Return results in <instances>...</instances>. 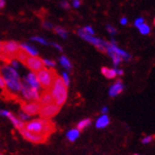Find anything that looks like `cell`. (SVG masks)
<instances>
[{
    "label": "cell",
    "mask_w": 155,
    "mask_h": 155,
    "mask_svg": "<svg viewBox=\"0 0 155 155\" xmlns=\"http://www.w3.org/2000/svg\"><path fill=\"white\" fill-rule=\"evenodd\" d=\"M0 75L6 81V90H8V92L12 94L20 93L23 82L17 70H15L10 64H3L0 66Z\"/></svg>",
    "instance_id": "6da1fadb"
},
{
    "label": "cell",
    "mask_w": 155,
    "mask_h": 155,
    "mask_svg": "<svg viewBox=\"0 0 155 155\" xmlns=\"http://www.w3.org/2000/svg\"><path fill=\"white\" fill-rule=\"evenodd\" d=\"M25 130L36 134L49 136L55 131V124L50 119L36 118L25 124Z\"/></svg>",
    "instance_id": "7a4b0ae2"
},
{
    "label": "cell",
    "mask_w": 155,
    "mask_h": 155,
    "mask_svg": "<svg viewBox=\"0 0 155 155\" xmlns=\"http://www.w3.org/2000/svg\"><path fill=\"white\" fill-rule=\"evenodd\" d=\"M49 91L53 97L54 103L57 106L61 107L65 103L67 100V87L61 80V77H56Z\"/></svg>",
    "instance_id": "3957f363"
},
{
    "label": "cell",
    "mask_w": 155,
    "mask_h": 155,
    "mask_svg": "<svg viewBox=\"0 0 155 155\" xmlns=\"http://www.w3.org/2000/svg\"><path fill=\"white\" fill-rule=\"evenodd\" d=\"M20 50V45L17 42L9 41V42H3L1 53H0V61L10 63V61L14 59L16 54Z\"/></svg>",
    "instance_id": "277c9868"
},
{
    "label": "cell",
    "mask_w": 155,
    "mask_h": 155,
    "mask_svg": "<svg viewBox=\"0 0 155 155\" xmlns=\"http://www.w3.org/2000/svg\"><path fill=\"white\" fill-rule=\"evenodd\" d=\"M38 81L40 82L41 87L45 90V91H49L52 84L55 81L57 74L56 72L53 70V69L50 68H45L44 67L43 69H41L40 71L36 73Z\"/></svg>",
    "instance_id": "5b68a950"
},
{
    "label": "cell",
    "mask_w": 155,
    "mask_h": 155,
    "mask_svg": "<svg viewBox=\"0 0 155 155\" xmlns=\"http://www.w3.org/2000/svg\"><path fill=\"white\" fill-rule=\"evenodd\" d=\"M78 34H79V36L81 38H82L83 40H85L86 42H88V43L92 44L94 46H96V48L100 52L106 53L108 45H109V43H108V42H105L104 40H102V39H100V38H97L95 36H92V35H89L87 33H85L82 30V28L78 29Z\"/></svg>",
    "instance_id": "8992f818"
},
{
    "label": "cell",
    "mask_w": 155,
    "mask_h": 155,
    "mask_svg": "<svg viewBox=\"0 0 155 155\" xmlns=\"http://www.w3.org/2000/svg\"><path fill=\"white\" fill-rule=\"evenodd\" d=\"M20 96L21 97L26 100L27 102H34V101H39L41 97V93L39 90L29 87L28 85L23 83V87L20 91Z\"/></svg>",
    "instance_id": "52a82bcc"
},
{
    "label": "cell",
    "mask_w": 155,
    "mask_h": 155,
    "mask_svg": "<svg viewBox=\"0 0 155 155\" xmlns=\"http://www.w3.org/2000/svg\"><path fill=\"white\" fill-rule=\"evenodd\" d=\"M61 110V107L57 106L55 103L42 106L40 112H39V116L43 119H50L53 116H55Z\"/></svg>",
    "instance_id": "ba28073f"
},
{
    "label": "cell",
    "mask_w": 155,
    "mask_h": 155,
    "mask_svg": "<svg viewBox=\"0 0 155 155\" xmlns=\"http://www.w3.org/2000/svg\"><path fill=\"white\" fill-rule=\"evenodd\" d=\"M21 135L24 137V139L26 140L31 142V143H35V144H41V143H45L46 140H48V136L45 135H42V134H36L33 133H30V131L23 129L20 130Z\"/></svg>",
    "instance_id": "9c48e42d"
},
{
    "label": "cell",
    "mask_w": 155,
    "mask_h": 155,
    "mask_svg": "<svg viewBox=\"0 0 155 155\" xmlns=\"http://www.w3.org/2000/svg\"><path fill=\"white\" fill-rule=\"evenodd\" d=\"M24 64L29 69V70H31V72H33V73H37L40 71L41 69L44 68L43 60L39 57H30L29 56L26 60Z\"/></svg>",
    "instance_id": "30bf717a"
},
{
    "label": "cell",
    "mask_w": 155,
    "mask_h": 155,
    "mask_svg": "<svg viewBox=\"0 0 155 155\" xmlns=\"http://www.w3.org/2000/svg\"><path fill=\"white\" fill-rule=\"evenodd\" d=\"M41 104L38 101L34 102H23L21 104V109L22 112H24L25 114H28L29 116L39 114V112L41 110Z\"/></svg>",
    "instance_id": "8fae6325"
},
{
    "label": "cell",
    "mask_w": 155,
    "mask_h": 155,
    "mask_svg": "<svg viewBox=\"0 0 155 155\" xmlns=\"http://www.w3.org/2000/svg\"><path fill=\"white\" fill-rule=\"evenodd\" d=\"M0 115L4 116V117L9 118L11 120V122L13 124V126L15 127V129H17L19 131L21 130H23V129H25V123H24V121L20 120L18 118V116H15L12 112L0 109Z\"/></svg>",
    "instance_id": "7c38bea8"
},
{
    "label": "cell",
    "mask_w": 155,
    "mask_h": 155,
    "mask_svg": "<svg viewBox=\"0 0 155 155\" xmlns=\"http://www.w3.org/2000/svg\"><path fill=\"white\" fill-rule=\"evenodd\" d=\"M24 81H25V84L28 85L29 87L37 89L39 91H40L41 88H42L41 85H40V82H39V81H38V78H37L36 73H33V72L28 73L24 77Z\"/></svg>",
    "instance_id": "4fadbf2b"
},
{
    "label": "cell",
    "mask_w": 155,
    "mask_h": 155,
    "mask_svg": "<svg viewBox=\"0 0 155 155\" xmlns=\"http://www.w3.org/2000/svg\"><path fill=\"white\" fill-rule=\"evenodd\" d=\"M107 52H113V53H115L116 55H118L119 57H121L124 61H129L130 59H131V56L130 55L129 53H127L126 51H124L122 49H120L116 44H112V43H109L108 45V48H107Z\"/></svg>",
    "instance_id": "5bb4252c"
},
{
    "label": "cell",
    "mask_w": 155,
    "mask_h": 155,
    "mask_svg": "<svg viewBox=\"0 0 155 155\" xmlns=\"http://www.w3.org/2000/svg\"><path fill=\"white\" fill-rule=\"evenodd\" d=\"M123 90H124V84L122 83L120 80H118V81H116L109 89V96L112 97H114L116 96H118L119 94H121Z\"/></svg>",
    "instance_id": "9a60e30c"
},
{
    "label": "cell",
    "mask_w": 155,
    "mask_h": 155,
    "mask_svg": "<svg viewBox=\"0 0 155 155\" xmlns=\"http://www.w3.org/2000/svg\"><path fill=\"white\" fill-rule=\"evenodd\" d=\"M38 102L41 104V106H46V105L53 104L54 100L50 94V91H44L41 94L40 99H39Z\"/></svg>",
    "instance_id": "2e32d148"
},
{
    "label": "cell",
    "mask_w": 155,
    "mask_h": 155,
    "mask_svg": "<svg viewBox=\"0 0 155 155\" xmlns=\"http://www.w3.org/2000/svg\"><path fill=\"white\" fill-rule=\"evenodd\" d=\"M20 48L25 51L28 56L30 57H37L38 55V50L34 48V46L28 45V44H21L20 45Z\"/></svg>",
    "instance_id": "e0dca14e"
},
{
    "label": "cell",
    "mask_w": 155,
    "mask_h": 155,
    "mask_svg": "<svg viewBox=\"0 0 155 155\" xmlns=\"http://www.w3.org/2000/svg\"><path fill=\"white\" fill-rule=\"evenodd\" d=\"M110 124V118L107 114H102L100 117L97 118L96 122V127L97 129H104Z\"/></svg>",
    "instance_id": "ac0fdd59"
},
{
    "label": "cell",
    "mask_w": 155,
    "mask_h": 155,
    "mask_svg": "<svg viewBox=\"0 0 155 155\" xmlns=\"http://www.w3.org/2000/svg\"><path fill=\"white\" fill-rule=\"evenodd\" d=\"M101 73L105 78H107V79H114V78L117 76L116 75V69L108 68V67H102Z\"/></svg>",
    "instance_id": "d6986e66"
},
{
    "label": "cell",
    "mask_w": 155,
    "mask_h": 155,
    "mask_svg": "<svg viewBox=\"0 0 155 155\" xmlns=\"http://www.w3.org/2000/svg\"><path fill=\"white\" fill-rule=\"evenodd\" d=\"M80 134H81V131L78 130L77 128L76 129H72L70 130H68L67 131V134H66V138L68 139L70 142H75L78 138H79L80 136Z\"/></svg>",
    "instance_id": "ffe728a7"
},
{
    "label": "cell",
    "mask_w": 155,
    "mask_h": 155,
    "mask_svg": "<svg viewBox=\"0 0 155 155\" xmlns=\"http://www.w3.org/2000/svg\"><path fill=\"white\" fill-rule=\"evenodd\" d=\"M92 124V120L90 118H84L82 120H81L79 123H78V125H77V129L79 130L80 131L81 130H83L84 129H86L88 128L90 125Z\"/></svg>",
    "instance_id": "44dd1931"
},
{
    "label": "cell",
    "mask_w": 155,
    "mask_h": 155,
    "mask_svg": "<svg viewBox=\"0 0 155 155\" xmlns=\"http://www.w3.org/2000/svg\"><path fill=\"white\" fill-rule=\"evenodd\" d=\"M60 63L61 64L64 66V69H66L67 71H70L71 69H72V64H71V61L70 60H69L67 57L65 56H61L60 58Z\"/></svg>",
    "instance_id": "7402d4cb"
},
{
    "label": "cell",
    "mask_w": 155,
    "mask_h": 155,
    "mask_svg": "<svg viewBox=\"0 0 155 155\" xmlns=\"http://www.w3.org/2000/svg\"><path fill=\"white\" fill-rule=\"evenodd\" d=\"M107 54L111 57L112 61H113V64L114 66H117L121 61H123V59L121 57H119L118 55H116L115 53H113V52H107Z\"/></svg>",
    "instance_id": "603a6c76"
},
{
    "label": "cell",
    "mask_w": 155,
    "mask_h": 155,
    "mask_svg": "<svg viewBox=\"0 0 155 155\" xmlns=\"http://www.w3.org/2000/svg\"><path fill=\"white\" fill-rule=\"evenodd\" d=\"M28 57H29V56L28 55V54H27L25 51H23L21 48H20V50L18 51V53L16 54V56H15L16 60H17L18 61H21V63H23V64L25 63L26 60H27Z\"/></svg>",
    "instance_id": "cb8c5ba5"
},
{
    "label": "cell",
    "mask_w": 155,
    "mask_h": 155,
    "mask_svg": "<svg viewBox=\"0 0 155 155\" xmlns=\"http://www.w3.org/2000/svg\"><path fill=\"white\" fill-rule=\"evenodd\" d=\"M54 30H55V32L59 36H61L63 39H66L67 36H68L66 29H64V28H61V27H55V28H54Z\"/></svg>",
    "instance_id": "d4e9b609"
},
{
    "label": "cell",
    "mask_w": 155,
    "mask_h": 155,
    "mask_svg": "<svg viewBox=\"0 0 155 155\" xmlns=\"http://www.w3.org/2000/svg\"><path fill=\"white\" fill-rule=\"evenodd\" d=\"M138 29H139V31H140V33L143 34V35H148L150 32V28L147 24H145V23L143 25H141L140 27H139Z\"/></svg>",
    "instance_id": "484cf974"
},
{
    "label": "cell",
    "mask_w": 155,
    "mask_h": 155,
    "mask_svg": "<svg viewBox=\"0 0 155 155\" xmlns=\"http://www.w3.org/2000/svg\"><path fill=\"white\" fill-rule=\"evenodd\" d=\"M31 40L32 41H36V42L40 43V44H42L44 45H49V43L46 41L45 39H44V38H42L40 36H33V37H31Z\"/></svg>",
    "instance_id": "4316f807"
},
{
    "label": "cell",
    "mask_w": 155,
    "mask_h": 155,
    "mask_svg": "<svg viewBox=\"0 0 155 155\" xmlns=\"http://www.w3.org/2000/svg\"><path fill=\"white\" fill-rule=\"evenodd\" d=\"M61 80H63L64 83L66 85V87H68L69 84H70V79H69V76L66 72H64L61 74Z\"/></svg>",
    "instance_id": "83f0119b"
},
{
    "label": "cell",
    "mask_w": 155,
    "mask_h": 155,
    "mask_svg": "<svg viewBox=\"0 0 155 155\" xmlns=\"http://www.w3.org/2000/svg\"><path fill=\"white\" fill-rule=\"evenodd\" d=\"M9 64H10V65H11L12 68L15 69V70H17V69L20 68V61H18L16 59H12Z\"/></svg>",
    "instance_id": "f1b7e54d"
},
{
    "label": "cell",
    "mask_w": 155,
    "mask_h": 155,
    "mask_svg": "<svg viewBox=\"0 0 155 155\" xmlns=\"http://www.w3.org/2000/svg\"><path fill=\"white\" fill-rule=\"evenodd\" d=\"M43 63H44V65H46L48 67H55V65H56L55 61L52 60H49V59H44Z\"/></svg>",
    "instance_id": "f546056e"
},
{
    "label": "cell",
    "mask_w": 155,
    "mask_h": 155,
    "mask_svg": "<svg viewBox=\"0 0 155 155\" xmlns=\"http://www.w3.org/2000/svg\"><path fill=\"white\" fill-rule=\"evenodd\" d=\"M18 118L20 119V120H22V121H27V120H28L29 118H30V116L28 115V114H25L24 112H19V114H18Z\"/></svg>",
    "instance_id": "4dcf8cb0"
},
{
    "label": "cell",
    "mask_w": 155,
    "mask_h": 155,
    "mask_svg": "<svg viewBox=\"0 0 155 155\" xmlns=\"http://www.w3.org/2000/svg\"><path fill=\"white\" fill-rule=\"evenodd\" d=\"M42 26H43V28H45V29H48V30L54 29V28H55V27L53 26L52 23H50V22H48V21H44V22L42 23Z\"/></svg>",
    "instance_id": "1f68e13d"
},
{
    "label": "cell",
    "mask_w": 155,
    "mask_h": 155,
    "mask_svg": "<svg viewBox=\"0 0 155 155\" xmlns=\"http://www.w3.org/2000/svg\"><path fill=\"white\" fill-rule=\"evenodd\" d=\"M82 30L85 32V33H87L89 35H92V36H94L95 34V30L93 29V28H91L90 26H86V27H84L82 28Z\"/></svg>",
    "instance_id": "d6a6232c"
},
{
    "label": "cell",
    "mask_w": 155,
    "mask_h": 155,
    "mask_svg": "<svg viewBox=\"0 0 155 155\" xmlns=\"http://www.w3.org/2000/svg\"><path fill=\"white\" fill-rule=\"evenodd\" d=\"M154 138H155V135H149V136H146L145 138L142 139V143H143L144 145L149 144V143H150L151 141L154 140Z\"/></svg>",
    "instance_id": "836d02e7"
},
{
    "label": "cell",
    "mask_w": 155,
    "mask_h": 155,
    "mask_svg": "<svg viewBox=\"0 0 155 155\" xmlns=\"http://www.w3.org/2000/svg\"><path fill=\"white\" fill-rule=\"evenodd\" d=\"M106 29H107V31L108 32H109L110 34H115L116 32H117V31H116V28H114L113 26H111V25H107L106 26Z\"/></svg>",
    "instance_id": "e575fe53"
},
{
    "label": "cell",
    "mask_w": 155,
    "mask_h": 155,
    "mask_svg": "<svg viewBox=\"0 0 155 155\" xmlns=\"http://www.w3.org/2000/svg\"><path fill=\"white\" fill-rule=\"evenodd\" d=\"M144 23H145V22H144V19H143L142 17H139V18H137V19L135 20V22H134V26L138 28L141 25H143Z\"/></svg>",
    "instance_id": "d590c367"
},
{
    "label": "cell",
    "mask_w": 155,
    "mask_h": 155,
    "mask_svg": "<svg viewBox=\"0 0 155 155\" xmlns=\"http://www.w3.org/2000/svg\"><path fill=\"white\" fill-rule=\"evenodd\" d=\"M60 6L63 8V9H64V10H69V9H70V5H69V3L67 1H61V2H60Z\"/></svg>",
    "instance_id": "8d00e7d4"
},
{
    "label": "cell",
    "mask_w": 155,
    "mask_h": 155,
    "mask_svg": "<svg viewBox=\"0 0 155 155\" xmlns=\"http://www.w3.org/2000/svg\"><path fill=\"white\" fill-rule=\"evenodd\" d=\"M0 88L2 90H6V81L1 75H0Z\"/></svg>",
    "instance_id": "74e56055"
},
{
    "label": "cell",
    "mask_w": 155,
    "mask_h": 155,
    "mask_svg": "<svg viewBox=\"0 0 155 155\" xmlns=\"http://www.w3.org/2000/svg\"><path fill=\"white\" fill-rule=\"evenodd\" d=\"M81 2L80 1V0H74V1L72 2V6L74 8H76V9H78V8L81 6Z\"/></svg>",
    "instance_id": "f35d334b"
},
{
    "label": "cell",
    "mask_w": 155,
    "mask_h": 155,
    "mask_svg": "<svg viewBox=\"0 0 155 155\" xmlns=\"http://www.w3.org/2000/svg\"><path fill=\"white\" fill-rule=\"evenodd\" d=\"M51 45H52V46H54V48H57L59 51H63V46H61V45H58V44H56V43L51 44Z\"/></svg>",
    "instance_id": "ab89813d"
},
{
    "label": "cell",
    "mask_w": 155,
    "mask_h": 155,
    "mask_svg": "<svg viewBox=\"0 0 155 155\" xmlns=\"http://www.w3.org/2000/svg\"><path fill=\"white\" fill-rule=\"evenodd\" d=\"M120 24H121L122 26H126V25L128 24V20H127V18H126V17H122V18L120 19Z\"/></svg>",
    "instance_id": "60d3db41"
},
{
    "label": "cell",
    "mask_w": 155,
    "mask_h": 155,
    "mask_svg": "<svg viewBox=\"0 0 155 155\" xmlns=\"http://www.w3.org/2000/svg\"><path fill=\"white\" fill-rule=\"evenodd\" d=\"M108 113V107H106V106H104L102 109H101V114H106Z\"/></svg>",
    "instance_id": "b9f144b4"
},
{
    "label": "cell",
    "mask_w": 155,
    "mask_h": 155,
    "mask_svg": "<svg viewBox=\"0 0 155 155\" xmlns=\"http://www.w3.org/2000/svg\"><path fill=\"white\" fill-rule=\"evenodd\" d=\"M123 74H124V72L122 69H116V75L117 76H122Z\"/></svg>",
    "instance_id": "7bdbcfd3"
},
{
    "label": "cell",
    "mask_w": 155,
    "mask_h": 155,
    "mask_svg": "<svg viewBox=\"0 0 155 155\" xmlns=\"http://www.w3.org/2000/svg\"><path fill=\"white\" fill-rule=\"evenodd\" d=\"M6 5V2L4 1V0H0V9H3V8L5 7Z\"/></svg>",
    "instance_id": "ee69618b"
},
{
    "label": "cell",
    "mask_w": 155,
    "mask_h": 155,
    "mask_svg": "<svg viewBox=\"0 0 155 155\" xmlns=\"http://www.w3.org/2000/svg\"><path fill=\"white\" fill-rule=\"evenodd\" d=\"M1 48H2V43L0 42V53H1Z\"/></svg>",
    "instance_id": "f6af8a7d"
},
{
    "label": "cell",
    "mask_w": 155,
    "mask_h": 155,
    "mask_svg": "<svg viewBox=\"0 0 155 155\" xmlns=\"http://www.w3.org/2000/svg\"><path fill=\"white\" fill-rule=\"evenodd\" d=\"M153 24H154V26H155V18H154V20H153Z\"/></svg>",
    "instance_id": "bcb514c9"
},
{
    "label": "cell",
    "mask_w": 155,
    "mask_h": 155,
    "mask_svg": "<svg viewBox=\"0 0 155 155\" xmlns=\"http://www.w3.org/2000/svg\"><path fill=\"white\" fill-rule=\"evenodd\" d=\"M134 155H141V154H134Z\"/></svg>",
    "instance_id": "7dc6e473"
},
{
    "label": "cell",
    "mask_w": 155,
    "mask_h": 155,
    "mask_svg": "<svg viewBox=\"0 0 155 155\" xmlns=\"http://www.w3.org/2000/svg\"><path fill=\"white\" fill-rule=\"evenodd\" d=\"M0 155H2V154H1V153H0Z\"/></svg>",
    "instance_id": "c3c4849f"
}]
</instances>
